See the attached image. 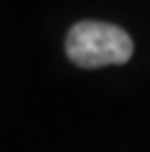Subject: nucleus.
<instances>
[{"label": "nucleus", "instance_id": "obj_1", "mask_svg": "<svg viewBox=\"0 0 150 152\" xmlns=\"http://www.w3.org/2000/svg\"><path fill=\"white\" fill-rule=\"evenodd\" d=\"M65 52L70 61L85 69L128 63L135 52L132 38L121 27L110 23L83 20L67 31Z\"/></svg>", "mask_w": 150, "mask_h": 152}]
</instances>
